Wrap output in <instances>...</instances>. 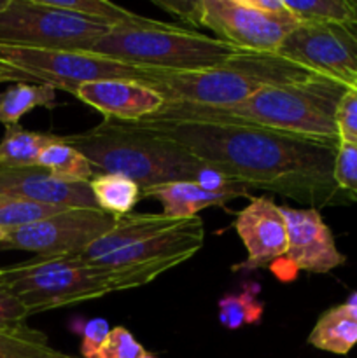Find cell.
I'll use <instances>...</instances> for the list:
<instances>
[{
  "mask_svg": "<svg viewBox=\"0 0 357 358\" xmlns=\"http://www.w3.org/2000/svg\"><path fill=\"white\" fill-rule=\"evenodd\" d=\"M133 124L167 136L245 187L265 189L315 210L354 203L335 182L338 143L251 126L147 121Z\"/></svg>",
  "mask_w": 357,
  "mask_h": 358,
  "instance_id": "1",
  "label": "cell"
},
{
  "mask_svg": "<svg viewBox=\"0 0 357 358\" xmlns=\"http://www.w3.org/2000/svg\"><path fill=\"white\" fill-rule=\"evenodd\" d=\"M349 87L331 77L314 76L284 86L259 90L247 100L224 107L164 101L147 122L251 126L321 142H338L336 110Z\"/></svg>",
  "mask_w": 357,
  "mask_h": 358,
  "instance_id": "2",
  "label": "cell"
},
{
  "mask_svg": "<svg viewBox=\"0 0 357 358\" xmlns=\"http://www.w3.org/2000/svg\"><path fill=\"white\" fill-rule=\"evenodd\" d=\"M63 138L93 168H100L105 173L125 175L136 182L142 191L170 182L198 184L203 175L212 170L178 143L133 122L104 119L88 131Z\"/></svg>",
  "mask_w": 357,
  "mask_h": 358,
  "instance_id": "3",
  "label": "cell"
},
{
  "mask_svg": "<svg viewBox=\"0 0 357 358\" xmlns=\"http://www.w3.org/2000/svg\"><path fill=\"white\" fill-rule=\"evenodd\" d=\"M172 268L175 266L147 264L108 269L88 264L77 255H63L34 257L21 264L0 268V275L28 313L34 315L142 287Z\"/></svg>",
  "mask_w": 357,
  "mask_h": 358,
  "instance_id": "4",
  "label": "cell"
},
{
  "mask_svg": "<svg viewBox=\"0 0 357 358\" xmlns=\"http://www.w3.org/2000/svg\"><path fill=\"white\" fill-rule=\"evenodd\" d=\"M314 76L298 63L276 52L240 51L224 63L196 72L150 70L146 86L158 91L164 101L224 107L247 100L268 86H284Z\"/></svg>",
  "mask_w": 357,
  "mask_h": 358,
  "instance_id": "5",
  "label": "cell"
},
{
  "mask_svg": "<svg viewBox=\"0 0 357 358\" xmlns=\"http://www.w3.org/2000/svg\"><path fill=\"white\" fill-rule=\"evenodd\" d=\"M84 51L156 72H196L240 52L216 37L161 21L153 27L112 28Z\"/></svg>",
  "mask_w": 357,
  "mask_h": 358,
  "instance_id": "6",
  "label": "cell"
},
{
  "mask_svg": "<svg viewBox=\"0 0 357 358\" xmlns=\"http://www.w3.org/2000/svg\"><path fill=\"white\" fill-rule=\"evenodd\" d=\"M0 65L27 83L49 84L76 94L77 87L98 80L125 79L146 83L150 70L114 62L86 51H55L0 45Z\"/></svg>",
  "mask_w": 357,
  "mask_h": 358,
  "instance_id": "7",
  "label": "cell"
},
{
  "mask_svg": "<svg viewBox=\"0 0 357 358\" xmlns=\"http://www.w3.org/2000/svg\"><path fill=\"white\" fill-rule=\"evenodd\" d=\"M108 30L46 0H10L0 13V45L13 48L84 51Z\"/></svg>",
  "mask_w": 357,
  "mask_h": 358,
  "instance_id": "8",
  "label": "cell"
},
{
  "mask_svg": "<svg viewBox=\"0 0 357 358\" xmlns=\"http://www.w3.org/2000/svg\"><path fill=\"white\" fill-rule=\"evenodd\" d=\"M118 217L98 208H65L7 233L0 252H31L35 257L80 255L115 226Z\"/></svg>",
  "mask_w": 357,
  "mask_h": 358,
  "instance_id": "9",
  "label": "cell"
},
{
  "mask_svg": "<svg viewBox=\"0 0 357 358\" xmlns=\"http://www.w3.org/2000/svg\"><path fill=\"white\" fill-rule=\"evenodd\" d=\"M300 24L289 10L268 14L248 7L245 0H202L200 27L238 51L276 52Z\"/></svg>",
  "mask_w": 357,
  "mask_h": 358,
  "instance_id": "10",
  "label": "cell"
},
{
  "mask_svg": "<svg viewBox=\"0 0 357 358\" xmlns=\"http://www.w3.org/2000/svg\"><path fill=\"white\" fill-rule=\"evenodd\" d=\"M276 55L357 90V24H300Z\"/></svg>",
  "mask_w": 357,
  "mask_h": 358,
  "instance_id": "11",
  "label": "cell"
},
{
  "mask_svg": "<svg viewBox=\"0 0 357 358\" xmlns=\"http://www.w3.org/2000/svg\"><path fill=\"white\" fill-rule=\"evenodd\" d=\"M233 226L247 250V259L233 266V271H255L287 255L286 219L272 198H252Z\"/></svg>",
  "mask_w": 357,
  "mask_h": 358,
  "instance_id": "12",
  "label": "cell"
},
{
  "mask_svg": "<svg viewBox=\"0 0 357 358\" xmlns=\"http://www.w3.org/2000/svg\"><path fill=\"white\" fill-rule=\"evenodd\" d=\"M287 226L286 259L296 271L329 273L345 264V255L338 250L331 229L315 208L280 206Z\"/></svg>",
  "mask_w": 357,
  "mask_h": 358,
  "instance_id": "13",
  "label": "cell"
},
{
  "mask_svg": "<svg viewBox=\"0 0 357 358\" xmlns=\"http://www.w3.org/2000/svg\"><path fill=\"white\" fill-rule=\"evenodd\" d=\"M205 243V227L200 217L178 220L175 226L139 241L128 248L91 261L88 264L98 268H132L147 264L181 266L191 259Z\"/></svg>",
  "mask_w": 357,
  "mask_h": 358,
  "instance_id": "14",
  "label": "cell"
},
{
  "mask_svg": "<svg viewBox=\"0 0 357 358\" xmlns=\"http://www.w3.org/2000/svg\"><path fill=\"white\" fill-rule=\"evenodd\" d=\"M0 196L58 208H98L90 182L63 180L38 166L0 170Z\"/></svg>",
  "mask_w": 357,
  "mask_h": 358,
  "instance_id": "15",
  "label": "cell"
},
{
  "mask_svg": "<svg viewBox=\"0 0 357 358\" xmlns=\"http://www.w3.org/2000/svg\"><path fill=\"white\" fill-rule=\"evenodd\" d=\"M74 96L100 112L105 119L136 122L149 117L163 107L158 91L139 80L111 79L88 83L77 87Z\"/></svg>",
  "mask_w": 357,
  "mask_h": 358,
  "instance_id": "16",
  "label": "cell"
},
{
  "mask_svg": "<svg viewBox=\"0 0 357 358\" xmlns=\"http://www.w3.org/2000/svg\"><path fill=\"white\" fill-rule=\"evenodd\" d=\"M142 198L156 199L163 206V215L172 220H188L198 217L200 210L210 206H224L237 198L233 192H210L200 187L196 182H170L144 189Z\"/></svg>",
  "mask_w": 357,
  "mask_h": 358,
  "instance_id": "17",
  "label": "cell"
},
{
  "mask_svg": "<svg viewBox=\"0 0 357 358\" xmlns=\"http://www.w3.org/2000/svg\"><path fill=\"white\" fill-rule=\"evenodd\" d=\"M178 220L168 219L163 213H128V215L118 217L115 226L104 236L98 238L93 245H90L77 257L83 259L84 262L97 261V259L147 240V238L175 226Z\"/></svg>",
  "mask_w": 357,
  "mask_h": 358,
  "instance_id": "18",
  "label": "cell"
},
{
  "mask_svg": "<svg viewBox=\"0 0 357 358\" xmlns=\"http://www.w3.org/2000/svg\"><path fill=\"white\" fill-rule=\"evenodd\" d=\"M62 140L63 136L52 133L28 131L20 124L7 126L0 140V170L37 166L42 150Z\"/></svg>",
  "mask_w": 357,
  "mask_h": 358,
  "instance_id": "19",
  "label": "cell"
},
{
  "mask_svg": "<svg viewBox=\"0 0 357 358\" xmlns=\"http://www.w3.org/2000/svg\"><path fill=\"white\" fill-rule=\"evenodd\" d=\"M308 345L335 355H346L357 345V320L343 310L342 304L331 308L312 329Z\"/></svg>",
  "mask_w": 357,
  "mask_h": 358,
  "instance_id": "20",
  "label": "cell"
},
{
  "mask_svg": "<svg viewBox=\"0 0 357 358\" xmlns=\"http://www.w3.org/2000/svg\"><path fill=\"white\" fill-rule=\"evenodd\" d=\"M56 90L49 84L16 83L0 93V124H20V119L37 107H56Z\"/></svg>",
  "mask_w": 357,
  "mask_h": 358,
  "instance_id": "21",
  "label": "cell"
},
{
  "mask_svg": "<svg viewBox=\"0 0 357 358\" xmlns=\"http://www.w3.org/2000/svg\"><path fill=\"white\" fill-rule=\"evenodd\" d=\"M90 189L102 212L114 217L132 213L142 199V189L132 178L119 173H100L90 180Z\"/></svg>",
  "mask_w": 357,
  "mask_h": 358,
  "instance_id": "22",
  "label": "cell"
},
{
  "mask_svg": "<svg viewBox=\"0 0 357 358\" xmlns=\"http://www.w3.org/2000/svg\"><path fill=\"white\" fill-rule=\"evenodd\" d=\"M49 6L58 7V9L69 10V13L77 14L93 23L104 24L108 28L119 27H153L156 20L139 16L128 9L115 6V3L107 2V0H46Z\"/></svg>",
  "mask_w": 357,
  "mask_h": 358,
  "instance_id": "23",
  "label": "cell"
},
{
  "mask_svg": "<svg viewBox=\"0 0 357 358\" xmlns=\"http://www.w3.org/2000/svg\"><path fill=\"white\" fill-rule=\"evenodd\" d=\"M301 24H357V6L350 0H284Z\"/></svg>",
  "mask_w": 357,
  "mask_h": 358,
  "instance_id": "24",
  "label": "cell"
},
{
  "mask_svg": "<svg viewBox=\"0 0 357 358\" xmlns=\"http://www.w3.org/2000/svg\"><path fill=\"white\" fill-rule=\"evenodd\" d=\"M37 166L70 182H90L94 177L93 164L79 150L65 143V138L46 147L38 157Z\"/></svg>",
  "mask_w": 357,
  "mask_h": 358,
  "instance_id": "25",
  "label": "cell"
},
{
  "mask_svg": "<svg viewBox=\"0 0 357 358\" xmlns=\"http://www.w3.org/2000/svg\"><path fill=\"white\" fill-rule=\"evenodd\" d=\"M0 358H65L51 348L44 332L20 325L0 331Z\"/></svg>",
  "mask_w": 357,
  "mask_h": 358,
  "instance_id": "26",
  "label": "cell"
},
{
  "mask_svg": "<svg viewBox=\"0 0 357 358\" xmlns=\"http://www.w3.org/2000/svg\"><path fill=\"white\" fill-rule=\"evenodd\" d=\"M259 290L261 287L258 283H245L240 294H227L220 297L217 303L220 325L234 331L247 324H259L265 313V304L258 301Z\"/></svg>",
  "mask_w": 357,
  "mask_h": 358,
  "instance_id": "27",
  "label": "cell"
},
{
  "mask_svg": "<svg viewBox=\"0 0 357 358\" xmlns=\"http://www.w3.org/2000/svg\"><path fill=\"white\" fill-rule=\"evenodd\" d=\"M62 210L65 208L0 196V227L6 231H13L18 227L28 226L31 222H37V220L48 219L55 213H59Z\"/></svg>",
  "mask_w": 357,
  "mask_h": 358,
  "instance_id": "28",
  "label": "cell"
},
{
  "mask_svg": "<svg viewBox=\"0 0 357 358\" xmlns=\"http://www.w3.org/2000/svg\"><path fill=\"white\" fill-rule=\"evenodd\" d=\"M335 182L343 192L357 201V145L338 143L335 159Z\"/></svg>",
  "mask_w": 357,
  "mask_h": 358,
  "instance_id": "29",
  "label": "cell"
},
{
  "mask_svg": "<svg viewBox=\"0 0 357 358\" xmlns=\"http://www.w3.org/2000/svg\"><path fill=\"white\" fill-rule=\"evenodd\" d=\"M146 353L144 346L125 327H114L108 332L104 346L94 358H140Z\"/></svg>",
  "mask_w": 357,
  "mask_h": 358,
  "instance_id": "30",
  "label": "cell"
},
{
  "mask_svg": "<svg viewBox=\"0 0 357 358\" xmlns=\"http://www.w3.org/2000/svg\"><path fill=\"white\" fill-rule=\"evenodd\" d=\"M336 129L340 143L357 145V90L349 87L336 110Z\"/></svg>",
  "mask_w": 357,
  "mask_h": 358,
  "instance_id": "31",
  "label": "cell"
},
{
  "mask_svg": "<svg viewBox=\"0 0 357 358\" xmlns=\"http://www.w3.org/2000/svg\"><path fill=\"white\" fill-rule=\"evenodd\" d=\"M28 317H30V313L23 306L20 297L10 290V287L0 275V331L24 325L27 324L24 320Z\"/></svg>",
  "mask_w": 357,
  "mask_h": 358,
  "instance_id": "32",
  "label": "cell"
},
{
  "mask_svg": "<svg viewBox=\"0 0 357 358\" xmlns=\"http://www.w3.org/2000/svg\"><path fill=\"white\" fill-rule=\"evenodd\" d=\"M111 327L105 318H91L83 327V341H80V355L83 358H94L107 339Z\"/></svg>",
  "mask_w": 357,
  "mask_h": 358,
  "instance_id": "33",
  "label": "cell"
},
{
  "mask_svg": "<svg viewBox=\"0 0 357 358\" xmlns=\"http://www.w3.org/2000/svg\"><path fill=\"white\" fill-rule=\"evenodd\" d=\"M158 7H161L167 13L181 17L188 24L200 27V17H202V0H154Z\"/></svg>",
  "mask_w": 357,
  "mask_h": 358,
  "instance_id": "34",
  "label": "cell"
},
{
  "mask_svg": "<svg viewBox=\"0 0 357 358\" xmlns=\"http://www.w3.org/2000/svg\"><path fill=\"white\" fill-rule=\"evenodd\" d=\"M248 7L252 9H258L261 13H268V14H282L287 13V7L284 0H245Z\"/></svg>",
  "mask_w": 357,
  "mask_h": 358,
  "instance_id": "35",
  "label": "cell"
},
{
  "mask_svg": "<svg viewBox=\"0 0 357 358\" xmlns=\"http://www.w3.org/2000/svg\"><path fill=\"white\" fill-rule=\"evenodd\" d=\"M4 83H27V80L23 79V77H20L18 73L10 72L9 69H6V66L0 65V84Z\"/></svg>",
  "mask_w": 357,
  "mask_h": 358,
  "instance_id": "36",
  "label": "cell"
},
{
  "mask_svg": "<svg viewBox=\"0 0 357 358\" xmlns=\"http://www.w3.org/2000/svg\"><path fill=\"white\" fill-rule=\"evenodd\" d=\"M342 306H343V310H345L346 313L354 318V320H357V292H354L352 296H350L349 299L342 304Z\"/></svg>",
  "mask_w": 357,
  "mask_h": 358,
  "instance_id": "37",
  "label": "cell"
},
{
  "mask_svg": "<svg viewBox=\"0 0 357 358\" xmlns=\"http://www.w3.org/2000/svg\"><path fill=\"white\" fill-rule=\"evenodd\" d=\"M7 233H9V231H6V229H2V227H0V243H2V241L6 240Z\"/></svg>",
  "mask_w": 357,
  "mask_h": 358,
  "instance_id": "38",
  "label": "cell"
},
{
  "mask_svg": "<svg viewBox=\"0 0 357 358\" xmlns=\"http://www.w3.org/2000/svg\"><path fill=\"white\" fill-rule=\"evenodd\" d=\"M9 2H10V0H0V13H2V10L6 9L7 6H9Z\"/></svg>",
  "mask_w": 357,
  "mask_h": 358,
  "instance_id": "39",
  "label": "cell"
},
{
  "mask_svg": "<svg viewBox=\"0 0 357 358\" xmlns=\"http://www.w3.org/2000/svg\"><path fill=\"white\" fill-rule=\"evenodd\" d=\"M140 358H156V357H154L153 353H147V352H146V353H144V355L140 357Z\"/></svg>",
  "mask_w": 357,
  "mask_h": 358,
  "instance_id": "40",
  "label": "cell"
},
{
  "mask_svg": "<svg viewBox=\"0 0 357 358\" xmlns=\"http://www.w3.org/2000/svg\"><path fill=\"white\" fill-rule=\"evenodd\" d=\"M65 358H76V357H70V355H65Z\"/></svg>",
  "mask_w": 357,
  "mask_h": 358,
  "instance_id": "41",
  "label": "cell"
},
{
  "mask_svg": "<svg viewBox=\"0 0 357 358\" xmlns=\"http://www.w3.org/2000/svg\"><path fill=\"white\" fill-rule=\"evenodd\" d=\"M356 6H357V2H356Z\"/></svg>",
  "mask_w": 357,
  "mask_h": 358,
  "instance_id": "42",
  "label": "cell"
}]
</instances>
